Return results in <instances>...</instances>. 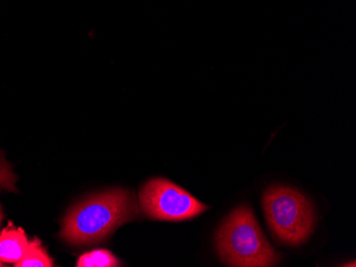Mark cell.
I'll list each match as a JSON object with an SVG mask.
<instances>
[{
	"label": "cell",
	"instance_id": "4",
	"mask_svg": "<svg viewBox=\"0 0 356 267\" xmlns=\"http://www.w3.org/2000/svg\"><path fill=\"white\" fill-rule=\"evenodd\" d=\"M140 210L149 218L181 222L199 216L208 206L183 187L163 178L147 181L139 192Z\"/></svg>",
	"mask_w": 356,
	"mask_h": 267
},
{
	"label": "cell",
	"instance_id": "1",
	"mask_svg": "<svg viewBox=\"0 0 356 267\" xmlns=\"http://www.w3.org/2000/svg\"><path fill=\"white\" fill-rule=\"evenodd\" d=\"M139 215L133 193L118 187L77 203L64 218L60 235L72 245L99 244Z\"/></svg>",
	"mask_w": 356,
	"mask_h": 267
},
{
	"label": "cell",
	"instance_id": "9",
	"mask_svg": "<svg viewBox=\"0 0 356 267\" xmlns=\"http://www.w3.org/2000/svg\"><path fill=\"white\" fill-rule=\"evenodd\" d=\"M3 210H1V207H0V223H1V221H3Z\"/></svg>",
	"mask_w": 356,
	"mask_h": 267
},
{
	"label": "cell",
	"instance_id": "5",
	"mask_svg": "<svg viewBox=\"0 0 356 267\" xmlns=\"http://www.w3.org/2000/svg\"><path fill=\"white\" fill-rule=\"evenodd\" d=\"M25 231L11 224L0 232V263L16 264L23 259L29 248Z\"/></svg>",
	"mask_w": 356,
	"mask_h": 267
},
{
	"label": "cell",
	"instance_id": "7",
	"mask_svg": "<svg viewBox=\"0 0 356 267\" xmlns=\"http://www.w3.org/2000/svg\"><path fill=\"white\" fill-rule=\"evenodd\" d=\"M121 262L110 251L96 249L78 259L77 267H117Z\"/></svg>",
	"mask_w": 356,
	"mask_h": 267
},
{
	"label": "cell",
	"instance_id": "2",
	"mask_svg": "<svg viewBox=\"0 0 356 267\" xmlns=\"http://www.w3.org/2000/svg\"><path fill=\"white\" fill-rule=\"evenodd\" d=\"M216 243L222 262L229 266H273L280 259L250 207H239L226 217Z\"/></svg>",
	"mask_w": 356,
	"mask_h": 267
},
{
	"label": "cell",
	"instance_id": "8",
	"mask_svg": "<svg viewBox=\"0 0 356 267\" xmlns=\"http://www.w3.org/2000/svg\"><path fill=\"white\" fill-rule=\"evenodd\" d=\"M15 183L16 176L11 165L0 155V187L9 192H15Z\"/></svg>",
	"mask_w": 356,
	"mask_h": 267
},
{
	"label": "cell",
	"instance_id": "3",
	"mask_svg": "<svg viewBox=\"0 0 356 267\" xmlns=\"http://www.w3.org/2000/svg\"><path fill=\"white\" fill-rule=\"evenodd\" d=\"M263 207L270 229L281 242L298 246L313 232L316 221L313 206L291 187H269L264 195Z\"/></svg>",
	"mask_w": 356,
	"mask_h": 267
},
{
	"label": "cell",
	"instance_id": "10",
	"mask_svg": "<svg viewBox=\"0 0 356 267\" xmlns=\"http://www.w3.org/2000/svg\"><path fill=\"white\" fill-rule=\"evenodd\" d=\"M0 189H1V187H0Z\"/></svg>",
	"mask_w": 356,
	"mask_h": 267
},
{
	"label": "cell",
	"instance_id": "6",
	"mask_svg": "<svg viewBox=\"0 0 356 267\" xmlns=\"http://www.w3.org/2000/svg\"><path fill=\"white\" fill-rule=\"evenodd\" d=\"M16 267H51L53 260L49 258L45 249L42 246L38 239L30 241L29 248L25 256L19 262L16 263Z\"/></svg>",
	"mask_w": 356,
	"mask_h": 267
}]
</instances>
